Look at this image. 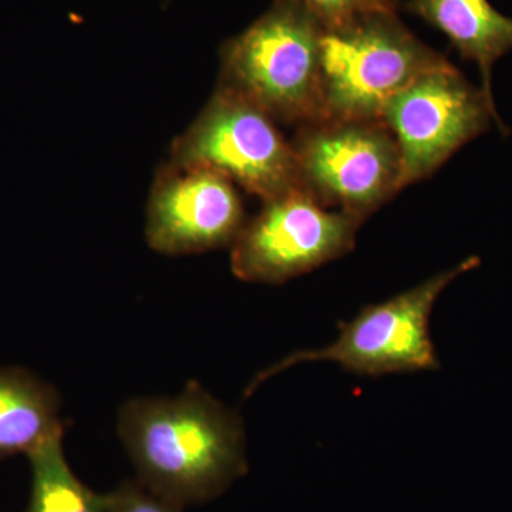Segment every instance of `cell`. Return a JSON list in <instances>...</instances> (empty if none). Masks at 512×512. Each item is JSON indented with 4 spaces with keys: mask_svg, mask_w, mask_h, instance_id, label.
<instances>
[{
    "mask_svg": "<svg viewBox=\"0 0 512 512\" xmlns=\"http://www.w3.org/2000/svg\"><path fill=\"white\" fill-rule=\"evenodd\" d=\"M119 434L138 481L183 507L220 497L248 473L241 417L195 382L177 397L126 403Z\"/></svg>",
    "mask_w": 512,
    "mask_h": 512,
    "instance_id": "1",
    "label": "cell"
},
{
    "mask_svg": "<svg viewBox=\"0 0 512 512\" xmlns=\"http://www.w3.org/2000/svg\"><path fill=\"white\" fill-rule=\"evenodd\" d=\"M323 29L293 0L274 5L221 47L220 89L264 110L278 124L325 120Z\"/></svg>",
    "mask_w": 512,
    "mask_h": 512,
    "instance_id": "2",
    "label": "cell"
},
{
    "mask_svg": "<svg viewBox=\"0 0 512 512\" xmlns=\"http://www.w3.org/2000/svg\"><path fill=\"white\" fill-rule=\"evenodd\" d=\"M446 62L403 25L397 10L367 13L323 30L325 120H380L392 97Z\"/></svg>",
    "mask_w": 512,
    "mask_h": 512,
    "instance_id": "3",
    "label": "cell"
},
{
    "mask_svg": "<svg viewBox=\"0 0 512 512\" xmlns=\"http://www.w3.org/2000/svg\"><path fill=\"white\" fill-rule=\"evenodd\" d=\"M480 264L478 256H468L412 289L365 306L352 320L338 323L335 342L322 349L293 353L258 376L252 389L281 370L311 362L338 363L346 372L369 377L439 369V356L430 336L434 305L451 282Z\"/></svg>",
    "mask_w": 512,
    "mask_h": 512,
    "instance_id": "4",
    "label": "cell"
},
{
    "mask_svg": "<svg viewBox=\"0 0 512 512\" xmlns=\"http://www.w3.org/2000/svg\"><path fill=\"white\" fill-rule=\"evenodd\" d=\"M291 143L302 190L323 207L366 221L403 190L399 146L382 120L315 121Z\"/></svg>",
    "mask_w": 512,
    "mask_h": 512,
    "instance_id": "5",
    "label": "cell"
},
{
    "mask_svg": "<svg viewBox=\"0 0 512 512\" xmlns=\"http://www.w3.org/2000/svg\"><path fill=\"white\" fill-rule=\"evenodd\" d=\"M170 163L211 168L264 202L302 190L295 151L279 124L220 87L174 141Z\"/></svg>",
    "mask_w": 512,
    "mask_h": 512,
    "instance_id": "6",
    "label": "cell"
},
{
    "mask_svg": "<svg viewBox=\"0 0 512 512\" xmlns=\"http://www.w3.org/2000/svg\"><path fill=\"white\" fill-rule=\"evenodd\" d=\"M380 120L399 146L402 188L430 178L493 124L505 131L494 97L474 86L450 60L392 97Z\"/></svg>",
    "mask_w": 512,
    "mask_h": 512,
    "instance_id": "7",
    "label": "cell"
},
{
    "mask_svg": "<svg viewBox=\"0 0 512 512\" xmlns=\"http://www.w3.org/2000/svg\"><path fill=\"white\" fill-rule=\"evenodd\" d=\"M363 222L303 190L266 201L231 247L232 272L252 284H285L352 252Z\"/></svg>",
    "mask_w": 512,
    "mask_h": 512,
    "instance_id": "8",
    "label": "cell"
},
{
    "mask_svg": "<svg viewBox=\"0 0 512 512\" xmlns=\"http://www.w3.org/2000/svg\"><path fill=\"white\" fill-rule=\"evenodd\" d=\"M245 222L241 194L225 175L170 161L158 171L146 222L154 251L180 256L231 248Z\"/></svg>",
    "mask_w": 512,
    "mask_h": 512,
    "instance_id": "9",
    "label": "cell"
},
{
    "mask_svg": "<svg viewBox=\"0 0 512 512\" xmlns=\"http://www.w3.org/2000/svg\"><path fill=\"white\" fill-rule=\"evenodd\" d=\"M410 15L439 30L461 59L474 62L483 90L493 96L494 64L512 52V18L488 0H407L400 3Z\"/></svg>",
    "mask_w": 512,
    "mask_h": 512,
    "instance_id": "10",
    "label": "cell"
},
{
    "mask_svg": "<svg viewBox=\"0 0 512 512\" xmlns=\"http://www.w3.org/2000/svg\"><path fill=\"white\" fill-rule=\"evenodd\" d=\"M59 393L22 367L0 369V460L32 453L63 433Z\"/></svg>",
    "mask_w": 512,
    "mask_h": 512,
    "instance_id": "11",
    "label": "cell"
},
{
    "mask_svg": "<svg viewBox=\"0 0 512 512\" xmlns=\"http://www.w3.org/2000/svg\"><path fill=\"white\" fill-rule=\"evenodd\" d=\"M63 436L55 434L28 454L32 485L25 512H107L106 495L84 485L67 463Z\"/></svg>",
    "mask_w": 512,
    "mask_h": 512,
    "instance_id": "12",
    "label": "cell"
},
{
    "mask_svg": "<svg viewBox=\"0 0 512 512\" xmlns=\"http://www.w3.org/2000/svg\"><path fill=\"white\" fill-rule=\"evenodd\" d=\"M318 20L323 30H332L367 13L397 10V0H293Z\"/></svg>",
    "mask_w": 512,
    "mask_h": 512,
    "instance_id": "13",
    "label": "cell"
},
{
    "mask_svg": "<svg viewBox=\"0 0 512 512\" xmlns=\"http://www.w3.org/2000/svg\"><path fill=\"white\" fill-rule=\"evenodd\" d=\"M107 512H184L183 505L154 493L140 481H124L106 495Z\"/></svg>",
    "mask_w": 512,
    "mask_h": 512,
    "instance_id": "14",
    "label": "cell"
}]
</instances>
